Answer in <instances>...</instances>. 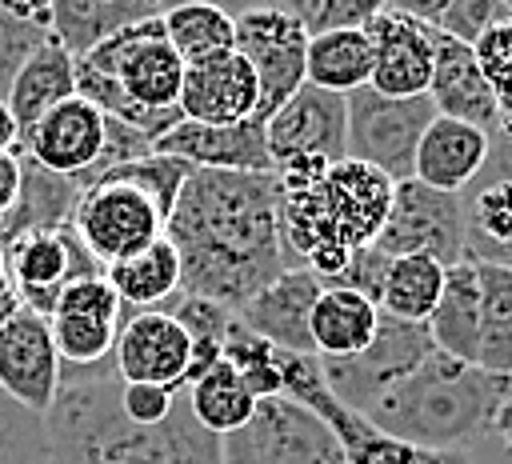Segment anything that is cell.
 <instances>
[{
    "mask_svg": "<svg viewBox=\"0 0 512 464\" xmlns=\"http://www.w3.org/2000/svg\"><path fill=\"white\" fill-rule=\"evenodd\" d=\"M480 268V356L476 368L512 380V268L508 264H476Z\"/></svg>",
    "mask_w": 512,
    "mask_h": 464,
    "instance_id": "1f68e13d",
    "label": "cell"
},
{
    "mask_svg": "<svg viewBox=\"0 0 512 464\" xmlns=\"http://www.w3.org/2000/svg\"><path fill=\"white\" fill-rule=\"evenodd\" d=\"M476 52V64L496 96V108H500V124L512 120V8L504 4L500 8V20L472 44Z\"/></svg>",
    "mask_w": 512,
    "mask_h": 464,
    "instance_id": "74e56055",
    "label": "cell"
},
{
    "mask_svg": "<svg viewBox=\"0 0 512 464\" xmlns=\"http://www.w3.org/2000/svg\"><path fill=\"white\" fill-rule=\"evenodd\" d=\"M88 192L80 176H60L40 168L36 160L20 156V196L0 220V244L24 232H44V228H72L76 204Z\"/></svg>",
    "mask_w": 512,
    "mask_h": 464,
    "instance_id": "cb8c5ba5",
    "label": "cell"
},
{
    "mask_svg": "<svg viewBox=\"0 0 512 464\" xmlns=\"http://www.w3.org/2000/svg\"><path fill=\"white\" fill-rule=\"evenodd\" d=\"M160 12L164 8L152 0H56L52 4V40H60L72 60H80L96 44L116 36L120 28L160 16Z\"/></svg>",
    "mask_w": 512,
    "mask_h": 464,
    "instance_id": "83f0119b",
    "label": "cell"
},
{
    "mask_svg": "<svg viewBox=\"0 0 512 464\" xmlns=\"http://www.w3.org/2000/svg\"><path fill=\"white\" fill-rule=\"evenodd\" d=\"M164 212L136 188L124 180H96L72 216V232L84 244V252L108 268L116 260H128L136 252H144L148 244H156L164 236Z\"/></svg>",
    "mask_w": 512,
    "mask_h": 464,
    "instance_id": "9c48e42d",
    "label": "cell"
},
{
    "mask_svg": "<svg viewBox=\"0 0 512 464\" xmlns=\"http://www.w3.org/2000/svg\"><path fill=\"white\" fill-rule=\"evenodd\" d=\"M236 52L252 64L260 80V112L256 120L268 124L304 84L308 64V32L284 4H252L236 12Z\"/></svg>",
    "mask_w": 512,
    "mask_h": 464,
    "instance_id": "ba28073f",
    "label": "cell"
},
{
    "mask_svg": "<svg viewBox=\"0 0 512 464\" xmlns=\"http://www.w3.org/2000/svg\"><path fill=\"white\" fill-rule=\"evenodd\" d=\"M164 36L184 64H196L236 48V16L216 4H176L164 8Z\"/></svg>",
    "mask_w": 512,
    "mask_h": 464,
    "instance_id": "836d02e7",
    "label": "cell"
},
{
    "mask_svg": "<svg viewBox=\"0 0 512 464\" xmlns=\"http://www.w3.org/2000/svg\"><path fill=\"white\" fill-rule=\"evenodd\" d=\"M184 396H188V408H192V416H196V424L204 428V432H212V436H232V432H240L248 420H252V412H256V396L248 392V384L228 368V364H216L208 376H200V380H192L188 388H184Z\"/></svg>",
    "mask_w": 512,
    "mask_h": 464,
    "instance_id": "d6a6232c",
    "label": "cell"
},
{
    "mask_svg": "<svg viewBox=\"0 0 512 464\" xmlns=\"http://www.w3.org/2000/svg\"><path fill=\"white\" fill-rule=\"evenodd\" d=\"M108 140V116L88 104L84 96L64 100L60 108H52L44 120H36L32 128L20 132L16 152L36 160L48 172L60 176H80L88 188L96 184V164Z\"/></svg>",
    "mask_w": 512,
    "mask_h": 464,
    "instance_id": "2e32d148",
    "label": "cell"
},
{
    "mask_svg": "<svg viewBox=\"0 0 512 464\" xmlns=\"http://www.w3.org/2000/svg\"><path fill=\"white\" fill-rule=\"evenodd\" d=\"M164 236L180 252V292L240 312L292 272L276 172H204L184 184Z\"/></svg>",
    "mask_w": 512,
    "mask_h": 464,
    "instance_id": "6da1fadb",
    "label": "cell"
},
{
    "mask_svg": "<svg viewBox=\"0 0 512 464\" xmlns=\"http://www.w3.org/2000/svg\"><path fill=\"white\" fill-rule=\"evenodd\" d=\"M296 24L312 36H324V32H340V28H364L372 16H376V0H288L284 4Z\"/></svg>",
    "mask_w": 512,
    "mask_h": 464,
    "instance_id": "ab89813d",
    "label": "cell"
},
{
    "mask_svg": "<svg viewBox=\"0 0 512 464\" xmlns=\"http://www.w3.org/2000/svg\"><path fill=\"white\" fill-rule=\"evenodd\" d=\"M256 112H260V80L236 48L184 68L180 116L188 124L232 128V124L256 120Z\"/></svg>",
    "mask_w": 512,
    "mask_h": 464,
    "instance_id": "ac0fdd59",
    "label": "cell"
},
{
    "mask_svg": "<svg viewBox=\"0 0 512 464\" xmlns=\"http://www.w3.org/2000/svg\"><path fill=\"white\" fill-rule=\"evenodd\" d=\"M316 360H352L380 332V308L348 288H320V300L308 320Z\"/></svg>",
    "mask_w": 512,
    "mask_h": 464,
    "instance_id": "d4e9b609",
    "label": "cell"
},
{
    "mask_svg": "<svg viewBox=\"0 0 512 464\" xmlns=\"http://www.w3.org/2000/svg\"><path fill=\"white\" fill-rule=\"evenodd\" d=\"M464 200V260L512 268V140L496 136L484 172L472 180Z\"/></svg>",
    "mask_w": 512,
    "mask_h": 464,
    "instance_id": "d6986e66",
    "label": "cell"
},
{
    "mask_svg": "<svg viewBox=\"0 0 512 464\" xmlns=\"http://www.w3.org/2000/svg\"><path fill=\"white\" fill-rule=\"evenodd\" d=\"M4 248V272L8 284L20 300V308H32L52 320L60 292L72 280L84 276H104V268L84 252L72 228H44V232H24L0 244Z\"/></svg>",
    "mask_w": 512,
    "mask_h": 464,
    "instance_id": "8fae6325",
    "label": "cell"
},
{
    "mask_svg": "<svg viewBox=\"0 0 512 464\" xmlns=\"http://www.w3.org/2000/svg\"><path fill=\"white\" fill-rule=\"evenodd\" d=\"M224 464H348L332 424L292 396L260 400L252 420L220 440Z\"/></svg>",
    "mask_w": 512,
    "mask_h": 464,
    "instance_id": "5b68a950",
    "label": "cell"
},
{
    "mask_svg": "<svg viewBox=\"0 0 512 464\" xmlns=\"http://www.w3.org/2000/svg\"><path fill=\"white\" fill-rule=\"evenodd\" d=\"M104 276H108V284L116 288V296L128 312L164 308L172 296H180V252L172 248L168 236H160L144 252L108 264Z\"/></svg>",
    "mask_w": 512,
    "mask_h": 464,
    "instance_id": "f1b7e54d",
    "label": "cell"
},
{
    "mask_svg": "<svg viewBox=\"0 0 512 464\" xmlns=\"http://www.w3.org/2000/svg\"><path fill=\"white\" fill-rule=\"evenodd\" d=\"M36 464H52V460H48V456H44V460H36Z\"/></svg>",
    "mask_w": 512,
    "mask_h": 464,
    "instance_id": "816d5d0a",
    "label": "cell"
},
{
    "mask_svg": "<svg viewBox=\"0 0 512 464\" xmlns=\"http://www.w3.org/2000/svg\"><path fill=\"white\" fill-rule=\"evenodd\" d=\"M72 96H76V60L64 52L60 40L48 36L20 64V72H16V80H12V88H8L4 100H8L20 132H24V128H32L36 120H44L52 108H60Z\"/></svg>",
    "mask_w": 512,
    "mask_h": 464,
    "instance_id": "4316f807",
    "label": "cell"
},
{
    "mask_svg": "<svg viewBox=\"0 0 512 464\" xmlns=\"http://www.w3.org/2000/svg\"><path fill=\"white\" fill-rule=\"evenodd\" d=\"M432 48H436V64H432L428 100L436 104V112L476 124L484 132H500V108H496V96H492L480 64H476L472 44H460V40L444 36L440 28H432Z\"/></svg>",
    "mask_w": 512,
    "mask_h": 464,
    "instance_id": "7402d4cb",
    "label": "cell"
},
{
    "mask_svg": "<svg viewBox=\"0 0 512 464\" xmlns=\"http://www.w3.org/2000/svg\"><path fill=\"white\" fill-rule=\"evenodd\" d=\"M368 40H372V84L380 96H428L432 84V64H436V48H432V28L424 20H416L412 12H404L400 4H380L376 16L364 24Z\"/></svg>",
    "mask_w": 512,
    "mask_h": 464,
    "instance_id": "e0dca14e",
    "label": "cell"
},
{
    "mask_svg": "<svg viewBox=\"0 0 512 464\" xmlns=\"http://www.w3.org/2000/svg\"><path fill=\"white\" fill-rule=\"evenodd\" d=\"M272 168L292 160H348V96L304 84L268 124H264Z\"/></svg>",
    "mask_w": 512,
    "mask_h": 464,
    "instance_id": "5bb4252c",
    "label": "cell"
},
{
    "mask_svg": "<svg viewBox=\"0 0 512 464\" xmlns=\"http://www.w3.org/2000/svg\"><path fill=\"white\" fill-rule=\"evenodd\" d=\"M488 156H492V132L436 112V120L420 136V148L412 160V180H420L436 192L460 196L484 172Z\"/></svg>",
    "mask_w": 512,
    "mask_h": 464,
    "instance_id": "603a6c76",
    "label": "cell"
},
{
    "mask_svg": "<svg viewBox=\"0 0 512 464\" xmlns=\"http://www.w3.org/2000/svg\"><path fill=\"white\" fill-rule=\"evenodd\" d=\"M48 36H52L48 28H40V24H32V20H20L8 4H0V100L8 96V88H12L16 72H20V64H24Z\"/></svg>",
    "mask_w": 512,
    "mask_h": 464,
    "instance_id": "60d3db41",
    "label": "cell"
},
{
    "mask_svg": "<svg viewBox=\"0 0 512 464\" xmlns=\"http://www.w3.org/2000/svg\"><path fill=\"white\" fill-rule=\"evenodd\" d=\"M500 136H504V140H512V120H504V124H500Z\"/></svg>",
    "mask_w": 512,
    "mask_h": 464,
    "instance_id": "f907efd6",
    "label": "cell"
},
{
    "mask_svg": "<svg viewBox=\"0 0 512 464\" xmlns=\"http://www.w3.org/2000/svg\"><path fill=\"white\" fill-rule=\"evenodd\" d=\"M384 256H432L444 268L460 264L464 240V200L456 192H436L420 180H400L392 192L388 224L376 240Z\"/></svg>",
    "mask_w": 512,
    "mask_h": 464,
    "instance_id": "30bf717a",
    "label": "cell"
},
{
    "mask_svg": "<svg viewBox=\"0 0 512 464\" xmlns=\"http://www.w3.org/2000/svg\"><path fill=\"white\" fill-rule=\"evenodd\" d=\"M152 152L180 156L192 168L204 172H276L264 140V124H232V128H212V124H188L180 120L172 132H164Z\"/></svg>",
    "mask_w": 512,
    "mask_h": 464,
    "instance_id": "44dd1931",
    "label": "cell"
},
{
    "mask_svg": "<svg viewBox=\"0 0 512 464\" xmlns=\"http://www.w3.org/2000/svg\"><path fill=\"white\" fill-rule=\"evenodd\" d=\"M284 380H288V396L308 404L316 416H324L348 456V464H472L468 448H448V452H436V448H416V444H404L396 436H384L380 428H372L360 412L344 408L328 384H324V372H320V360L316 356H284Z\"/></svg>",
    "mask_w": 512,
    "mask_h": 464,
    "instance_id": "8992f818",
    "label": "cell"
},
{
    "mask_svg": "<svg viewBox=\"0 0 512 464\" xmlns=\"http://www.w3.org/2000/svg\"><path fill=\"white\" fill-rule=\"evenodd\" d=\"M436 120V104L428 96H380L376 88H360L348 96V160H360L388 180H408L424 128Z\"/></svg>",
    "mask_w": 512,
    "mask_h": 464,
    "instance_id": "52a82bcc",
    "label": "cell"
},
{
    "mask_svg": "<svg viewBox=\"0 0 512 464\" xmlns=\"http://www.w3.org/2000/svg\"><path fill=\"white\" fill-rule=\"evenodd\" d=\"M64 380V360L52 340L48 316L32 308H16L0 324V392L24 412L40 416L52 408Z\"/></svg>",
    "mask_w": 512,
    "mask_h": 464,
    "instance_id": "4fadbf2b",
    "label": "cell"
},
{
    "mask_svg": "<svg viewBox=\"0 0 512 464\" xmlns=\"http://www.w3.org/2000/svg\"><path fill=\"white\" fill-rule=\"evenodd\" d=\"M52 316H88V320L120 324L124 320V304H120L116 288L108 284V276H84V280H72L60 292V304H56Z\"/></svg>",
    "mask_w": 512,
    "mask_h": 464,
    "instance_id": "b9f144b4",
    "label": "cell"
},
{
    "mask_svg": "<svg viewBox=\"0 0 512 464\" xmlns=\"http://www.w3.org/2000/svg\"><path fill=\"white\" fill-rule=\"evenodd\" d=\"M276 180L288 256L320 280L380 240L396 192V180L360 160H292L276 168Z\"/></svg>",
    "mask_w": 512,
    "mask_h": 464,
    "instance_id": "3957f363",
    "label": "cell"
},
{
    "mask_svg": "<svg viewBox=\"0 0 512 464\" xmlns=\"http://www.w3.org/2000/svg\"><path fill=\"white\" fill-rule=\"evenodd\" d=\"M48 324L64 368H100L104 360H112L120 324L88 320V316H52Z\"/></svg>",
    "mask_w": 512,
    "mask_h": 464,
    "instance_id": "8d00e7d4",
    "label": "cell"
},
{
    "mask_svg": "<svg viewBox=\"0 0 512 464\" xmlns=\"http://www.w3.org/2000/svg\"><path fill=\"white\" fill-rule=\"evenodd\" d=\"M284 356L280 348H272L268 340H260L252 328H244L240 320H232L228 340H224V364L248 384V392L256 400H272V396H288V380H284Z\"/></svg>",
    "mask_w": 512,
    "mask_h": 464,
    "instance_id": "e575fe53",
    "label": "cell"
},
{
    "mask_svg": "<svg viewBox=\"0 0 512 464\" xmlns=\"http://www.w3.org/2000/svg\"><path fill=\"white\" fill-rule=\"evenodd\" d=\"M432 352H436V344L428 336V324H404V320H392L380 312L376 340L352 360H320V372H324L328 392L344 408L360 412L368 400H376L392 380H400L404 372L424 364Z\"/></svg>",
    "mask_w": 512,
    "mask_h": 464,
    "instance_id": "7c38bea8",
    "label": "cell"
},
{
    "mask_svg": "<svg viewBox=\"0 0 512 464\" xmlns=\"http://www.w3.org/2000/svg\"><path fill=\"white\" fill-rule=\"evenodd\" d=\"M48 456L44 420L0 392V464H36Z\"/></svg>",
    "mask_w": 512,
    "mask_h": 464,
    "instance_id": "f35d334b",
    "label": "cell"
},
{
    "mask_svg": "<svg viewBox=\"0 0 512 464\" xmlns=\"http://www.w3.org/2000/svg\"><path fill=\"white\" fill-rule=\"evenodd\" d=\"M16 144H20V124L8 108V100H0V152H16Z\"/></svg>",
    "mask_w": 512,
    "mask_h": 464,
    "instance_id": "7dc6e473",
    "label": "cell"
},
{
    "mask_svg": "<svg viewBox=\"0 0 512 464\" xmlns=\"http://www.w3.org/2000/svg\"><path fill=\"white\" fill-rule=\"evenodd\" d=\"M508 396L512 380L432 352L424 364H416L412 372L392 380L376 400H368L360 416L384 436L448 452L492 432V420Z\"/></svg>",
    "mask_w": 512,
    "mask_h": 464,
    "instance_id": "277c9868",
    "label": "cell"
},
{
    "mask_svg": "<svg viewBox=\"0 0 512 464\" xmlns=\"http://www.w3.org/2000/svg\"><path fill=\"white\" fill-rule=\"evenodd\" d=\"M180 392H168V388H156V384H124L120 380V408L132 424L140 428H156L172 416Z\"/></svg>",
    "mask_w": 512,
    "mask_h": 464,
    "instance_id": "f6af8a7d",
    "label": "cell"
},
{
    "mask_svg": "<svg viewBox=\"0 0 512 464\" xmlns=\"http://www.w3.org/2000/svg\"><path fill=\"white\" fill-rule=\"evenodd\" d=\"M164 312H168L172 320H180L192 340H216V344L228 340V328H232V320H236V312H228V308H220V304H212V300H200V296H184V292L172 296Z\"/></svg>",
    "mask_w": 512,
    "mask_h": 464,
    "instance_id": "7bdbcfd3",
    "label": "cell"
},
{
    "mask_svg": "<svg viewBox=\"0 0 512 464\" xmlns=\"http://www.w3.org/2000/svg\"><path fill=\"white\" fill-rule=\"evenodd\" d=\"M192 172H196V168H192L188 160H180V156L148 152V156H136V160L112 168L108 176H112V180H124V184H136V188L164 212V220H168L172 208H176V200H180V192H184V184L192 180ZM100 180H104V176H100Z\"/></svg>",
    "mask_w": 512,
    "mask_h": 464,
    "instance_id": "d590c367",
    "label": "cell"
},
{
    "mask_svg": "<svg viewBox=\"0 0 512 464\" xmlns=\"http://www.w3.org/2000/svg\"><path fill=\"white\" fill-rule=\"evenodd\" d=\"M308 84L352 96L372 84V40L364 28H340L308 40V64H304Z\"/></svg>",
    "mask_w": 512,
    "mask_h": 464,
    "instance_id": "f546056e",
    "label": "cell"
},
{
    "mask_svg": "<svg viewBox=\"0 0 512 464\" xmlns=\"http://www.w3.org/2000/svg\"><path fill=\"white\" fill-rule=\"evenodd\" d=\"M448 268L432 256H392L384 292H380V312L404 324H428V316L440 304Z\"/></svg>",
    "mask_w": 512,
    "mask_h": 464,
    "instance_id": "4dcf8cb0",
    "label": "cell"
},
{
    "mask_svg": "<svg viewBox=\"0 0 512 464\" xmlns=\"http://www.w3.org/2000/svg\"><path fill=\"white\" fill-rule=\"evenodd\" d=\"M52 464H224L220 436L204 432L180 392L172 416L140 428L120 408L116 364L64 368L60 392L44 412Z\"/></svg>",
    "mask_w": 512,
    "mask_h": 464,
    "instance_id": "7a4b0ae2",
    "label": "cell"
},
{
    "mask_svg": "<svg viewBox=\"0 0 512 464\" xmlns=\"http://www.w3.org/2000/svg\"><path fill=\"white\" fill-rule=\"evenodd\" d=\"M316 300H320V276L308 272V268H292L280 280H272L264 292H256L236 312V320L280 352L316 356L312 352V332H308Z\"/></svg>",
    "mask_w": 512,
    "mask_h": 464,
    "instance_id": "ffe728a7",
    "label": "cell"
},
{
    "mask_svg": "<svg viewBox=\"0 0 512 464\" xmlns=\"http://www.w3.org/2000/svg\"><path fill=\"white\" fill-rule=\"evenodd\" d=\"M492 432L500 436V444H504L508 456H512V396L500 404V412H496V420H492Z\"/></svg>",
    "mask_w": 512,
    "mask_h": 464,
    "instance_id": "c3c4849f",
    "label": "cell"
},
{
    "mask_svg": "<svg viewBox=\"0 0 512 464\" xmlns=\"http://www.w3.org/2000/svg\"><path fill=\"white\" fill-rule=\"evenodd\" d=\"M16 308H20V300H16L12 284H8V272H4V248H0V324H4Z\"/></svg>",
    "mask_w": 512,
    "mask_h": 464,
    "instance_id": "681fc988",
    "label": "cell"
},
{
    "mask_svg": "<svg viewBox=\"0 0 512 464\" xmlns=\"http://www.w3.org/2000/svg\"><path fill=\"white\" fill-rule=\"evenodd\" d=\"M112 364L124 384H156L168 392H184L192 364V336L164 308H148V312L124 308Z\"/></svg>",
    "mask_w": 512,
    "mask_h": 464,
    "instance_id": "9a60e30c",
    "label": "cell"
},
{
    "mask_svg": "<svg viewBox=\"0 0 512 464\" xmlns=\"http://www.w3.org/2000/svg\"><path fill=\"white\" fill-rule=\"evenodd\" d=\"M20 196V152H0V220Z\"/></svg>",
    "mask_w": 512,
    "mask_h": 464,
    "instance_id": "bcb514c9",
    "label": "cell"
},
{
    "mask_svg": "<svg viewBox=\"0 0 512 464\" xmlns=\"http://www.w3.org/2000/svg\"><path fill=\"white\" fill-rule=\"evenodd\" d=\"M480 268L472 260H460L448 268L444 276V292L436 312L428 316V336L436 344V352L476 364L480 356Z\"/></svg>",
    "mask_w": 512,
    "mask_h": 464,
    "instance_id": "484cf974",
    "label": "cell"
},
{
    "mask_svg": "<svg viewBox=\"0 0 512 464\" xmlns=\"http://www.w3.org/2000/svg\"><path fill=\"white\" fill-rule=\"evenodd\" d=\"M388 264H392V256H384L376 244L372 248H364V252H356L336 276H328V280H320V288H348V292H360V296H368L376 308H380V292H384V276H388Z\"/></svg>",
    "mask_w": 512,
    "mask_h": 464,
    "instance_id": "ee69618b",
    "label": "cell"
}]
</instances>
